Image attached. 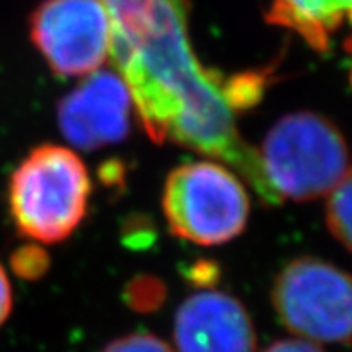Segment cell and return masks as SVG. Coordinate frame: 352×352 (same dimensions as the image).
Segmentation results:
<instances>
[{
    "label": "cell",
    "instance_id": "cell-9",
    "mask_svg": "<svg viewBox=\"0 0 352 352\" xmlns=\"http://www.w3.org/2000/svg\"><path fill=\"white\" fill-rule=\"evenodd\" d=\"M345 16L352 22V0H272L267 11L268 22L288 27L317 50L326 49Z\"/></svg>",
    "mask_w": 352,
    "mask_h": 352
},
{
    "label": "cell",
    "instance_id": "cell-16",
    "mask_svg": "<svg viewBox=\"0 0 352 352\" xmlns=\"http://www.w3.org/2000/svg\"><path fill=\"white\" fill-rule=\"evenodd\" d=\"M263 352H324L317 344L306 342V340H279L276 344L268 345Z\"/></svg>",
    "mask_w": 352,
    "mask_h": 352
},
{
    "label": "cell",
    "instance_id": "cell-7",
    "mask_svg": "<svg viewBox=\"0 0 352 352\" xmlns=\"http://www.w3.org/2000/svg\"><path fill=\"white\" fill-rule=\"evenodd\" d=\"M131 109L133 98L122 77L97 70L59 102V127L72 145L94 151L127 136Z\"/></svg>",
    "mask_w": 352,
    "mask_h": 352
},
{
    "label": "cell",
    "instance_id": "cell-10",
    "mask_svg": "<svg viewBox=\"0 0 352 352\" xmlns=\"http://www.w3.org/2000/svg\"><path fill=\"white\" fill-rule=\"evenodd\" d=\"M326 219L333 236L352 252V166L329 193Z\"/></svg>",
    "mask_w": 352,
    "mask_h": 352
},
{
    "label": "cell",
    "instance_id": "cell-5",
    "mask_svg": "<svg viewBox=\"0 0 352 352\" xmlns=\"http://www.w3.org/2000/svg\"><path fill=\"white\" fill-rule=\"evenodd\" d=\"M277 317L311 344L352 342V276L322 259L299 258L277 276L272 292Z\"/></svg>",
    "mask_w": 352,
    "mask_h": 352
},
{
    "label": "cell",
    "instance_id": "cell-15",
    "mask_svg": "<svg viewBox=\"0 0 352 352\" xmlns=\"http://www.w3.org/2000/svg\"><path fill=\"white\" fill-rule=\"evenodd\" d=\"M102 352H175L166 342L147 333H134L113 340Z\"/></svg>",
    "mask_w": 352,
    "mask_h": 352
},
{
    "label": "cell",
    "instance_id": "cell-8",
    "mask_svg": "<svg viewBox=\"0 0 352 352\" xmlns=\"http://www.w3.org/2000/svg\"><path fill=\"white\" fill-rule=\"evenodd\" d=\"M174 344L175 352H256V333L240 300L206 290L179 306Z\"/></svg>",
    "mask_w": 352,
    "mask_h": 352
},
{
    "label": "cell",
    "instance_id": "cell-13",
    "mask_svg": "<svg viewBox=\"0 0 352 352\" xmlns=\"http://www.w3.org/2000/svg\"><path fill=\"white\" fill-rule=\"evenodd\" d=\"M165 299V286L154 277H138L127 286V300L138 311H152Z\"/></svg>",
    "mask_w": 352,
    "mask_h": 352
},
{
    "label": "cell",
    "instance_id": "cell-11",
    "mask_svg": "<svg viewBox=\"0 0 352 352\" xmlns=\"http://www.w3.org/2000/svg\"><path fill=\"white\" fill-rule=\"evenodd\" d=\"M265 85H267V77L263 72L238 74L226 80L223 89H226V98H228L229 106L232 107V111L236 113L258 102Z\"/></svg>",
    "mask_w": 352,
    "mask_h": 352
},
{
    "label": "cell",
    "instance_id": "cell-3",
    "mask_svg": "<svg viewBox=\"0 0 352 352\" xmlns=\"http://www.w3.org/2000/svg\"><path fill=\"white\" fill-rule=\"evenodd\" d=\"M89 192L88 170L79 156L59 145H41L11 175L9 208L23 236L58 243L85 219Z\"/></svg>",
    "mask_w": 352,
    "mask_h": 352
},
{
    "label": "cell",
    "instance_id": "cell-2",
    "mask_svg": "<svg viewBox=\"0 0 352 352\" xmlns=\"http://www.w3.org/2000/svg\"><path fill=\"white\" fill-rule=\"evenodd\" d=\"M259 165L277 204L329 195L349 168V148L335 124L317 113L283 116L258 152Z\"/></svg>",
    "mask_w": 352,
    "mask_h": 352
},
{
    "label": "cell",
    "instance_id": "cell-1",
    "mask_svg": "<svg viewBox=\"0 0 352 352\" xmlns=\"http://www.w3.org/2000/svg\"><path fill=\"white\" fill-rule=\"evenodd\" d=\"M109 58L129 89L152 142L166 140L232 166L261 197L277 204L258 152L241 138L226 80L197 59L188 36V0H157L127 31H111Z\"/></svg>",
    "mask_w": 352,
    "mask_h": 352
},
{
    "label": "cell",
    "instance_id": "cell-6",
    "mask_svg": "<svg viewBox=\"0 0 352 352\" xmlns=\"http://www.w3.org/2000/svg\"><path fill=\"white\" fill-rule=\"evenodd\" d=\"M31 38L59 76H89L109 58L111 22L98 0H45L31 16Z\"/></svg>",
    "mask_w": 352,
    "mask_h": 352
},
{
    "label": "cell",
    "instance_id": "cell-17",
    "mask_svg": "<svg viewBox=\"0 0 352 352\" xmlns=\"http://www.w3.org/2000/svg\"><path fill=\"white\" fill-rule=\"evenodd\" d=\"M11 306H13L11 286H9V279L6 276L4 268L0 267V326L8 320L9 313H11Z\"/></svg>",
    "mask_w": 352,
    "mask_h": 352
},
{
    "label": "cell",
    "instance_id": "cell-14",
    "mask_svg": "<svg viewBox=\"0 0 352 352\" xmlns=\"http://www.w3.org/2000/svg\"><path fill=\"white\" fill-rule=\"evenodd\" d=\"M11 265H13L14 272L23 279H38L47 272L49 258L40 247L25 245L14 252L11 258Z\"/></svg>",
    "mask_w": 352,
    "mask_h": 352
},
{
    "label": "cell",
    "instance_id": "cell-4",
    "mask_svg": "<svg viewBox=\"0 0 352 352\" xmlns=\"http://www.w3.org/2000/svg\"><path fill=\"white\" fill-rule=\"evenodd\" d=\"M249 197L236 174L210 161L170 172L163 211L170 231L197 245H220L236 238L249 219Z\"/></svg>",
    "mask_w": 352,
    "mask_h": 352
},
{
    "label": "cell",
    "instance_id": "cell-12",
    "mask_svg": "<svg viewBox=\"0 0 352 352\" xmlns=\"http://www.w3.org/2000/svg\"><path fill=\"white\" fill-rule=\"evenodd\" d=\"M106 9L113 31H125L143 22L157 0H98Z\"/></svg>",
    "mask_w": 352,
    "mask_h": 352
}]
</instances>
